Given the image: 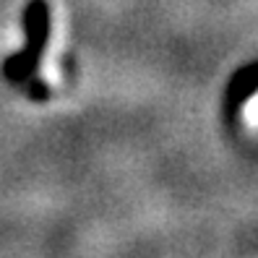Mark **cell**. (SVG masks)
I'll use <instances>...</instances> for the list:
<instances>
[{
    "mask_svg": "<svg viewBox=\"0 0 258 258\" xmlns=\"http://www.w3.org/2000/svg\"><path fill=\"white\" fill-rule=\"evenodd\" d=\"M240 120H242V125H245L248 131L258 133V89H255V92H253L245 102H242Z\"/></svg>",
    "mask_w": 258,
    "mask_h": 258,
    "instance_id": "6da1fadb",
    "label": "cell"
}]
</instances>
